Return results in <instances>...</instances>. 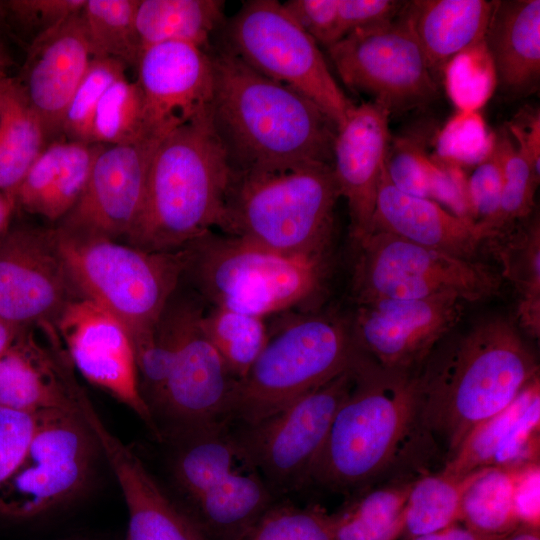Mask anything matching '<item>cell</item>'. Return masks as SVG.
I'll use <instances>...</instances> for the list:
<instances>
[{
  "mask_svg": "<svg viewBox=\"0 0 540 540\" xmlns=\"http://www.w3.org/2000/svg\"><path fill=\"white\" fill-rule=\"evenodd\" d=\"M493 8L486 0H416L404 11L430 71L442 72L464 49L484 40Z\"/></svg>",
  "mask_w": 540,
  "mask_h": 540,
  "instance_id": "83f0119b",
  "label": "cell"
},
{
  "mask_svg": "<svg viewBox=\"0 0 540 540\" xmlns=\"http://www.w3.org/2000/svg\"><path fill=\"white\" fill-rule=\"evenodd\" d=\"M55 229L78 293L115 316L131 339L152 330L184 278L189 246L153 252L104 238L72 237Z\"/></svg>",
  "mask_w": 540,
  "mask_h": 540,
  "instance_id": "ba28073f",
  "label": "cell"
},
{
  "mask_svg": "<svg viewBox=\"0 0 540 540\" xmlns=\"http://www.w3.org/2000/svg\"><path fill=\"white\" fill-rule=\"evenodd\" d=\"M127 66L114 58L93 57L65 113L62 134L67 140L92 143L98 104L116 80L127 76Z\"/></svg>",
  "mask_w": 540,
  "mask_h": 540,
  "instance_id": "60d3db41",
  "label": "cell"
},
{
  "mask_svg": "<svg viewBox=\"0 0 540 540\" xmlns=\"http://www.w3.org/2000/svg\"><path fill=\"white\" fill-rule=\"evenodd\" d=\"M514 510L520 525H540V464L520 467L514 488Z\"/></svg>",
  "mask_w": 540,
  "mask_h": 540,
  "instance_id": "f907efd6",
  "label": "cell"
},
{
  "mask_svg": "<svg viewBox=\"0 0 540 540\" xmlns=\"http://www.w3.org/2000/svg\"><path fill=\"white\" fill-rule=\"evenodd\" d=\"M504 154L505 134L502 133L497 136V143L491 155L474 167L471 175L467 177V193L472 218L485 239V228L496 216L500 205Z\"/></svg>",
  "mask_w": 540,
  "mask_h": 540,
  "instance_id": "ee69618b",
  "label": "cell"
},
{
  "mask_svg": "<svg viewBox=\"0 0 540 540\" xmlns=\"http://www.w3.org/2000/svg\"><path fill=\"white\" fill-rule=\"evenodd\" d=\"M82 416L122 491L128 510V540H206L136 454L107 428L93 405L85 406Z\"/></svg>",
  "mask_w": 540,
  "mask_h": 540,
  "instance_id": "603a6c76",
  "label": "cell"
},
{
  "mask_svg": "<svg viewBox=\"0 0 540 540\" xmlns=\"http://www.w3.org/2000/svg\"><path fill=\"white\" fill-rule=\"evenodd\" d=\"M413 480L393 481L361 492L332 514L333 540H397Z\"/></svg>",
  "mask_w": 540,
  "mask_h": 540,
  "instance_id": "1f68e13d",
  "label": "cell"
},
{
  "mask_svg": "<svg viewBox=\"0 0 540 540\" xmlns=\"http://www.w3.org/2000/svg\"><path fill=\"white\" fill-rule=\"evenodd\" d=\"M55 326L74 369L130 408L160 439L153 414L139 389L133 345L126 327L83 296L66 305Z\"/></svg>",
  "mask_w": 540,
  "mask_h": 540,
  "instance_id": "e0dca14e",
  "label": "cell"
},
{
  "mask_svg": "<svg viewBox=\"0 0 540 540\" xmlns=\"http://www.w3.org/2000/svg\"><path fill=\"white\" fill-rule=\"evenodd\" d=\"M244 540H333L332 515L319 506L275 501Z\"/></svg>",
  "mask_w": 540,
  "mask_h": 540,
  "instance_id": "b9f144b4",
  "label": "cell"
},
{
  "mask_svg": "<svg viewBox=\"0 0 540 540\" xmlns=\"http://www.w3.org/2000/svg\"><path fill=\"white\" fill-rule=\"evenodd\" d=\"M102 147L66 138L48 143L18 189L16 209L59 222L81 197Z\"/></svg>",
  "mask_w": 540,
  "mask_h": 540,
  "instance_id": "484cf974",
  "label": "cell"
},
{
  "mask_svg": "<svg viewBox=\"0 0 540 540\" xmlns=\"http://www.w3.org/2000/svg\"><path fill=\"white\" fill-rule=\"evenodd\" d=\"M99 449L79 409L39 412L22 461L0 484V515L31 519L70 500L87 483Z\"/></svg>",
  "mask_w": 540,
  "mask_h": 540,
  "instance_id": "7c38bea8",
  "label": "cell"
},
{
  "mask_svg": "<svg viewBox=\"0 0 540 540\" xmlns=\"http://www.w3.org/2000/svg\"><path fill=\"white\" fill-rule=\"evenodd\" d=\"M484 244L501 265V278L507 280L516 296V320L531 337L540 334V222L530 216Z\"/></svg>",
  "mask_w": 540,
  "mask_h": 540,
  "instance_id": "f1b7e54d",
  "label": "cell"
},
{
  "mask_svg": "<svg viewBox=\"0 0 540 540\" xmlns=\"http://www.w3.org/2000/svg\"><path fill=\"white\" fill-rule=\"evenodd\" d=\"M188 246L184 277L209 306L265 318L306 309L326 285L328 253H282L213 230Z\"/></svg>",
  "mask_w": 540,
  "mask_h": 540,
  "instance_id": "8992f818",
  "label": "cell"
},
{
  "mask_svg": "<svg viewBox=\"0 0 540 540\" xmlns=\"http://www.w3.org/2000/svg\"><path fill=\"white\" fill-rule=\"evenodd\" d=\"M231 175L207 109L158 144L126 243L146 251H174L218 228Z\"/></svg>",
  "mask_w": 540,
  "mask_h": 540,
  "instance_id": "277c9868",
  "label": "cell"
},
{
  "mask_svg": "<svg viewBox=\"0 0 540 540\" xmlns=\"http://www.w3.org/2000/svg\"><path fill=\"white\" fill-rule=\"evenodd\" d=\"M441 73L447 96L457 111H480L498 86L495 65L484 40L453 56Z\"/></svg>",
  "mask_w": 540,
  "mask_h": 540,
  "instance_id": "74e56055",
  "label": "cell"
},
{
  "mask_svg": "<svg viewBox=\"0 0 540 540\" xmlns=\"http://www.w3.org/2000/svg\"><path fill=\"white\" fill-rule=\"evenodd\" d=\"M47 144L40 120L16 79L9 77L0 87V192L14 203L23 179Z\"/></svg>",
  "mask_w": 540,
  "mask_h": 540,
  "instance_id": "f546056e",
  "label": "cell"
},
{
  "mask_svg": "<svg viewBox=\"0 0 540 540\" xmlns=\"http://www.w3.org/2000/svg\"><path fill=\"white\" fill-rule=\"evenodd\" d=\"M78 296L55 227L10 224L0 237V317L21 331L55 324Z\"/></svg>",
  "mask_w": 540,
  "mask_h": 540,
  "instance_id": "9a60e30c",
  "label": "cell"
},
{
  "mask_svg": "<svg viewBox=\"0 0 540 540\" xmlns=\"http://www.w3.org/2000/svg\"><path fill=\"white\" fill-rule=\"evenodd\" d=\"M501 540H540L539 527L519 525L504 535Z\"/></svg>",
  "mask_w": 540,
  "mask_h": 540,
  "instance_id": "9f6ffc18",
  "label": "cell"
},
{
  "mask_svg": "<svg viewBox=\"0 0 540 540\" xmlns=\"http://www.w3.org/2000/svg\"><path fill=\"white\" fill-rule=\"evenodd\" d=\"M513 142L540 174V113L530 106L522 108L508 123Z\"/></svg>",
  "mask_w": 540,
  "mask_h": 540,
  "instance_id": "816d5d0a",
  "label": "cell"
},
{
  "mask_svg": "<svg viewBox=\"0 0 540 540\" xmlns=\"http://www.w3.org/2000/svg\"><path fill=\"white\" fill-rule=\"evenodd\" d=\"M226 49L262 75L315 103L341 127L354 103L337 84L318 44L276 0L245 2L227 26Z\"/></svg>",
  "mask_w": 540,
  "mask_h": 540,
  "instance_id": "30bf717a",
  "label": "cell"
},
{
  "mask_svg": "<svg viewBox=\"0 0 540 540\" xmlns=\"http://www.w3.org/2000/svg\"><path fill=\"white\" fill-rule=\"evenodd\" d=\"M383 231L417 245L475 259L486 239L473 220L459 217L432 199L411 195L381 176L371 231Z\"/></svg>",
  "mask_w": 540,
  "mask_h": 540,
  "instance_id": "d4e9b609",
  "label": "cell"
},
{
  "mask_svg": "<svg viewBox=\"0 0 540 540\" xmlns=\"http://www.w3.org/2000/svg\"><path fill=\"white\" fill-rule=\"evenodd\" d=\"M540 382L532 380L503 410L475 426L442 469L463 477L485 467L516 469L539 462Z\"/></svg>",
  "mask_w": 540,
  "mask_h": 540,
  "instance_id": "cb8c5ba5",
  "label": "cell"
},
{
  "mask_svg": "<svg viewBox=\"0 0 540 540\" xmlns=\"http://www.w3.org/2000/svg\"><path fill=\"white\" fill-rule=\"evenodd\" d=\"M206 305L194 290L183 292L172 361L155 414L157 427L160 421L164 425L160 439L227 426L237 379L201 328Z\"/></svg>",
  "mask_w": 540,
  "mask_h": 540,
  "instance_id": "5bb4252c",
  "label": "cell"
},
{
  "mask_svg": "<svg viewBox=\"0 0 540 540\" xmlns=\"http://www.w3.org/2000/svg\"><path fill=\"white\" fill-rule=\"evenodd\" d=\"M404 8L397 17L353 30L327 48L343 83L370 95L391 115L423 107L438 92Z\"/></svg>",
  "mask_w": 540,
  "mask_h": 540,
  "instance_id": "4fadbf2b",
  "label": "cell"
},
{
  "mask_svg": "<svg viewBox=\"0 0 540 540\" xmlns=\"http://www.w3.org/2000/svg\"><path fill=\"white\" fill-rule=\"evenodd\" d=\"M539 179L529 159L505 133L502 195L496 216L485 228L486 241L532 215Z\"/></svg>",
  "mask_w": 540,
  "mask_h": 540,
  "instance_id": "f35d334b",
  "label": "cell"
},
{
  "mask_svg": "<svg viewBox=\"0 0 540 540\" xmlns=\"http://www.w3.org/2000/svg\"><path fill=\"white\" fill-rule=\"evenodd\" d=\"M339 197L329 163L232 170L218 228L277 252L328 253Z\"/></svg>",
  "mask_w": 540,
  "mask_h": 540,
  "instance_id": "5b68a950",
  "label": "cell"
},
{
  "mask_svg": "<svg viewBox=\"0 0 540 540\" xmlns=\"http://www.w3.org/2000/svg\"><path fill=\"white\" fill-rule=\"evenodd\" d=\"M92 59L82 10L27 47L16 81L47 143L62 137L67 107Z\"/></svg>",
  "mask_w": 540,
  "mask_h": 540,
  "instance_id": "44dd1931",
  "label": "cell"
},
{
  "mask_svg": "<svg viewBox=\"0 0 540 540\" xmlns=\"http://www.w3.org/2000/svg\"><path fill=\"white\" fill-rule=\"evenodd\" d=\"M503 536L504 535L497 536L479 533L465 525L460 526L456 523L447 528L419 535L407 540H501Z\"/></svg>",
  "mask_w": 540,
  "mask_h": 540,
  "instance_id": "f5cc1de1",
  "label": "cell"
},
{
  "mask_svg": "<svg viewBox=\"0 0 540 540\" xmlns=\"http://www.w3.org/2000/svg\"><path fill=\"white\" fill-rule=\"evenodd\" d=\"M37 424L38 413L0 406V484L22 461Z\"/></svg>",
  "mask_w": 540,
  "mask_h": 540,
  "instance_id": "bcb514c9",
  "label": "cell"
},
{
  "mask_svg": "<svg viewBox=\"0 0 540 540\" xmlns=\"http://www.w3.org/2000/svg\"><path fill=\"white\" fill-rule=\"evenodd\" d=\"M139 0H86L82 15L91 56L136 69L142 47L136 30Z\"/></svg>",
  "mask_w": 540,
  "mask_h": 540,
  "instance_id": "e575fe53",
  "label": "cell"
},
{
  "mask_svg": "<svg viewBox=\"0 0 540 540\" xmlns=\"http://www.w3.org/2000/svg\"><path fill=\"white\" fill-rule=\"evenodd\" d=\"M211 58L208 115L232 170L332 164L337 127L315 103L226 48Z\"/></svg>",
  "mask_w": 540,
  "mask_h": 540,
  "instance_id": "6da1fadb",
  "label": "cell"
},
{
  "mask_svg": "<svg viewBox=\"0 0 540 540\" xmlns=\"http://www.w3.org/2000/svg\"><path fill=\"white\" fill-rule=\"evenodd\" d=\"M390 111L369 101L354 107L337 129L332 168L340 197L350 216V236L355 241L371 231L378 186L391 140Z\"/></svg>",
  "mask_w": 540,
  "mask_h": 540,
  "instance_id": "7402d4cb",
  "label": "cell"
},
{
  "mask_svg": "<svg viewBox=\"0 0 540 540\" xmlns=\"http://www.w3.org/2000/svg\"><path fill=\"white\" fill-rule=\"evenodd\" d=\"M15 203L0 192V237L11 224Z\"/></svg>",
  "mask_w": 540,
  "mask_h": 540,
  "instance_id": "11a10c76",
  "label": "cell"
},
{
  "mask_svg": "<svg viewBox=\"0 0 540 540\" xmlns=\"http://www.w3.org/2000/svg\"><path fill=\"white\" fill-rule=\"evenodd\" d=\"M518 469L485 467L466 474L460 521L487 535H505L518 527L513 502Z\"/></svg>",
  "mask_w": 540,
  "mask_h": 540,
  "instance_id": "d6a6232c",
  "label": "cell"
},
{
  "mask_svg": "<svg viewBox=\"0 0 540 540\" xmlns=\"http://www.w3.org/2000/svg\"><path fill=\"white\" fill-rule=\"evenodd\" d=\"M21 332L0 317V356L15 343Z\"/></svg>",
  "mask_w": 540,
  "mask_h": 540,
  "instance_id": "db71d44e",
  "label": "cell"
},
{
  "mask_svg": "<svg viewBox=\"0 0 540 540\" xmlns=\"http://www.w3.org/2000/svg\"><path fill=\"white\" fill-rule=\"evenodd\" d=\"M355 243L352 294L356 303L443 294L471 303L496 295L502 285L500 273L484 263L423 247L383 231H372Z\"/></svg>",
  "mask_w": 540,
  "mask_h": 540,
  "instance_id": "9c48e42d",
  "label": "cell"
},
{
  "mask_svg": "<svg viewBox=\"0 0 540 540\" xmlns=\"http://www.w3.org/2000/svg\"><path fill=\"white\" fill-rule=\"evenodd\" d=\"M430 156L432 161L430 199L459 217L473 220L464 169L439 160L433 155Z\"/></svg>",
  "mask_w": 540,
  "mask_h": 540,
  "instance_id": "c3c4849f",
  "label": "cell"
},
{
  "mask_svg": "<svg viewBox=\"0 0 540 540\" xmlns=\"http://www.w3.org/2000/svg\"><path fill=\"white\" fill-rule=\"evenodd\" d=\"M274 333L237 380L227 426L257 423L339 375L358 346L350 318L303 311Z\"/></svg>",
  "mask_w": 540,
  "mask_h": 540,
  "instance_id": "52a82bcc",
  "label": "cell"
},
{
  "mask_svg": "<svg viewBox=\"0 0 540 540\" xmlns=\"http://www.w3.org/2000/svg\"><path fill=\"white\" fill-rule=\"evenodd\" d=\"M135 70L151 134L165 136L208 109L213 89L209 49L176 41L155 44L142 51Z\"/></svg>",
  "mask_w": 540,
  "mask_h": 540,
  "instance_id": "d6986e66",
  "label": "cell"
},
{
  "mask_svg": "<svg viewBox=\"0 0 540 540\" xmlns=\"http://www.w3.org/2000/svg\"><path fill=\"white\" fill-rule=\"evenodd\" d=\"M200 324L237 380L245 376L269 338L265 318L224 307L208 305Z\"/></svg>",
  "mask_w": 540,
  "mask_h": 540,
  "instance_id": "d590c367",
  "label": "cell"
},
{
  "mask_svg": "<svg viewBox=\"0 0 540 540\" xmlns=\"http://www.w3.org/2000/svg\"><path fill=\"white\" fill-rule=\"evenodd\" d=\"M485 44L498 85L511 95H528L540 79V1H493Z\"/></svg>",
  "mask_w": 540,
  "mask_h": 540,
  "instance_id": "4316f807",
  "label": "cell"
},
{
  "mask_svg": "<svg viewBox=\"0 0 540 540\" xmlns=\"http://www.w3.org/2000/svg\"><path fill=\"white\" fill-rule=\"evenodd\" d=\"M463 304L452 294L360 302L350 318L353 337L379 366L416 372L460 322Z\"/></svg>",
  "mask_w": 540,
  "mask_h": 540,
  "instance_id": "2e32d148",
  "label": "cell"
},
{
  "mask_svg": "<svg viewBox=\"0 0 540 540\" xmlns=\"http://www.w3.org/2000/svg\"><path fill=\"white\" fill-rule=\"evenodd\" d=\"M353 385L338 407L309 481L359 490L402 460L413 444L433 442L423 427L416 372L386 369L360 349Z\"/></svg>",
  "mask_w": 540,
  "mask_h": 540,
  "instance_id": "3957f363",
  "label": "cell"
},
{
  "mask_svg": "<svg viewBox=\"0 0 540 540\" xmlns=\"http://www.w3.org/2000/svg\"><path fill=\"white\" fill-rule=\"evenodd\" d=\"M283 6L317 44L328 48L343 38L338 0H289Z\"/></svg>",
  "mask_w": 540,
  "mask_h": 540,
  "instance_id": "7dc6e473",
  "label": "cell"
},
{
  "mask_svg": "<svg viewBox=\"0 0 540 540\" xmlns=\"http://www.w3.org/2000/svg\"><path fill=\"white\" fill-rule=\"evenodd\" d=\"M163 137L103 145L81 197L56 228L72 237L126 240L142 207L151 158Z\"/></svg>",
  "mask_w": 540,
  "mask_h": 540,
  "instance_id": "ac0fdd59",
  "label": "cell"
},
{
  "mask_svg": "<svg viewBox=\"0 0 540 540\" xmlns=\"http://www.w3.org/2000/svg\"><path fill=\"white\" fill-rule=\"evenodd\" d=\"M12 65V60L9 54L5 51L3 45L0 43V85H2L9 77L7 71Z\"/></svg>",
  "mask_w": 540,
  "mask_h": 540,
  "instance_id": "6f0895ef",
  "label": "cell"
},
{
  "mask_svg": "<svg viewBox=\"0 0 540 540\" xmlns=\"http://www.w3.org/2000/svg\"><path fill=\"white\" fill-rule=\"evenodd\" d=\"M150 136L158 135L146 127L144 97L138 82L127 76L114 81L98 104L92 143L129 145Z\"/></svg>",
  "mask_w": 540,
  "mask_h": 540,
  "instance_id": "8d00e7d4",
  "label": "cell"
},
{
  "mask_svg": "<svg viewBox=\"0 0 540 540\" xmlns=\"http://www.w3.org/2000/svg\"><path fill=\"white\" fill-rule=\"evenodd\" d=\"M538 372L535 355L515 325L502 317L479 321L441 349L436 346L417 370L423 427L449 455Z\"/></svg>",
  "mask_w": 540,
  "mask_h": 540,
  "instance_id": "7a4b0ae2",
  "label": "cell"
},
{
  "mask_svg": "<svg viewBox=\"0 0 540 540\" xmlns=\"http://www.w3.org/2000/svg\"><path fill=\"white\" fill-rule=\"evenodd\" d=\"M385 172L400 191L430 199L432 161L419 137L407 135L390 140Z\"/></svg>",
  "mask_w": 540,
  "mask_h": 540,
  "instance_id": "7bdbcfd3",
  "label": "cell"
},
{
  "mask_svg": "<svg viewBox=\"0 0 540 540\" xmlns=\"http://www.w3.org/2000/svg\"><path fill=\"white\" fill-rule=\"evenodd\" d=\"M5 24V15H4V9L2 5V1H0V28Z\"/></svg>",
  "mask_w": 540,
  "mask_h": 540,
  "instance_id": "680465c9",
  "label": "cell"
},
{
  "mask_svg": "<svg viewBox=\"0 0 540 540\" xmlns=\"http://www.w3.org/2000/svg\"><path fill=\"white\" fill-rule=\"evenodd\" d=\"M405 3L395 0H338L343 37L353 30L380 24L397 17Z\"/></svg>",
  "mask_w": 540,
  "mask_h": 540,
  "instance_id": "681fc988",
  "label": "cell"
},
{
  "mask_svg": "<svg viewBox=\"0 0 540 540\" xmlns=\"http://www.w3.org/2000/svg\"><path fill=\"white\" fill-rule=\"evenodd\" d=\"M496 143L497 135L480 111H456L438 131L433 156L463 169L476 167L491 155Z\"/></svg>",
  "mask_w": 540,
  "mask_h": 540,
  "instance_id": "ab89813d",
  "label": "cell"
},
{
  "mask_svg": "<svg viewBox=\"0 0 540 540\" xmlns=\"http://www.w3.org/2000/svg\"><path fill=\"white\" fill-rule=\"evenodd\" d=\"M463 489L464 476L442 468L414 479L404 509L402 535L406 540L458 523Z\"/></svg>",
  "mask_w": 540,
  "mask_h": 540,
  "instance_id": "836d02e7",
  "label": "cell"
},
{
  "mask_svg": "<svg viewBox=\"0 0 540 540\" xmlns=\"http://www.w3.org/2000/svg\"><path fill=\"white\" fill-rule=\"evenodd\" d=\"M353 363L281 411L254 424L227 426L238 460L276 498L308 483L334 415L353 385Z\"/></svg>",
  "mask_w": 540,
  "mask_h": 540,
  "instance_id": "8fae6325",
  "label": "cell"
},
{
  "mask_svg": "<svg viewBox=\"0 0 540 540\" xmlns=\"http://www.w3.org/2000/svg\"><path fill=\"white\" fill-rule=\"evenodd\" d=\"M80 387L53 323L22 331L0 356V406L30 413L78 411Z\"/></svg>",
  "mask_w": 540,
  "mask_h": 540,
  "instance_id": "ffe728a7",
  "label": "cell"
},
{
  "mask_svg": "<svg viewBox=\"0 0 540 540\" xmlns=\"http://www.w3.org/2000/svg\"><path fill=\"white\" fill-rule=\"evenodd\" d=\"M221 0H139L136 30L142 51L163 42H186L209 49L224 17Z\"/></svg>",
  "mask_w": 540,
  "mask_h": 540,
  "instance_id": "4dcf8cb0",
  "label": "cell"
},
{
  "mask_svg": "<svg viewBox=\"0 0 540 540\" xmlns=\"http://www.w3.org/2000/svg\"><path fill=\"white\" fill-rule=\"evenodd\" d=\"M85 3L86 0L2 1L5 23L12 24L28 40V46L80 12Z\"/></svg>",
  "mask_w": 540,
  "mask_h": 540,
  "instance_id": "f6af8a7d",
  "label": "cell"
}]
</instances>
